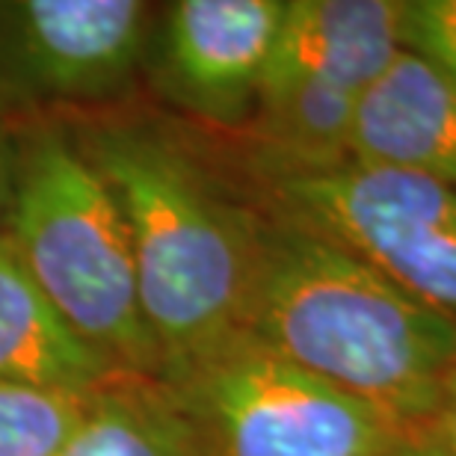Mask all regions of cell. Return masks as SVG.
Here are the masks:
<instances>
[{
  "label": "cell",
  "mask_w": 456,
  "mask_h": 456,
  "mask_svg": "<svg viewBox=\"0 0 456 456\" xmlns=\"http://www.w3.org/2000/svg\"><path fill=\"white\" fill-rule=\"evenodd\" d=\"M240 332L421 430L456 368V323L368 261L261 214Z\"/></svg>",
  "instance_id": "6da1fadb"
},
{
  "label": "cell",
  "mask_w": 456,
  "mask_h": 456,
  "mask_svg": "<svg viewBox=\"0 0 456 456\" xmlns=\"http://www.w3.org/2000/svg\"><path fill=\"white\" fill-rule=\"evenodd\" d=\"M69 134L125 220L160 377L240 332L258 208L234 199L193 151L151 125L95 118Z\"/></svg>",
  "instance_id": "7a4b0ae2"
},
{
  "label": "cell",
  "mask_w": 456,
  "mask_h": 456,
  "mask_svg": "<svg viewBox=\"0 0 456 456\" xmlns=\"http://www.w3.org/2000/svg\"><path fill=\"white\" fill-rule=\"evenodd\" d=\"M6 240L57 312L125 373L160 379L116 199L69 127L12 134Z\"/></svg>",
  "instance_id": "3957f363"
},
{
  "label": "cell",
  "mask_w": 456,
  "mask_h": 456,
  "mask_svg": "<svg viewBox=\"0 0 456 456\" xmlns=\"http://www.w3.org/2000/svg\"><path fill=\"white\" fill-rule=\"evenodd\" d=\"M255 208L368 261L456 323V187L355 158L252 151Z\"/></svg>",
  "instance_id": "277c9868"
},
{
  "label": "cell",
  "mask_w": 456,
  "mask_h": 456,
  "mask_svg": "<svg viewBox=\"0 0 456 456\" xmlns=\"http://www.w3.org/2000/svg\"><path fill=\"white\" fill-rule=\"evenodd\" d=\"M160 382L193 421L208 456H382L409 433L243 332Z\"/></svg>",
  "instance_id": "5b68a950"
},
{
  "label": "cell",
  "mask_w": 456,
  "mask_h": 456,
  "mask_svg": "<svg viewBox=\"0 0 456 456\" xmlns=\"http://www.w3.org/2000/svg\"><path fill=\"white\" fill-rule=\"evenodd\" d=\"M151 33L154 12L140 0H0V125L122 95Z\"/></svg>",
  "instance_id": "8992f818"
},
{
  "label": "cell",
  "mask_w": 456,
  "mask_h": 456,
  "mask_svg": "<svg viewBox=\"0 0 456 456\" xmlns=\"http://www.w3.org/2000/svg\"><path fill=\"white\" fill-rule=\"evenodd\" d=\"M288 0H178L149 53L154 86L190 116L234 127L252 118Z\"/></svg>",
  "instance_id": "52a82bcc"
},
{
  "label": "cell",
  "mask_w": 456,
  "mask_h": 456,
  "mask_svg": "<svg viewBox=\"0 0 456 456\" xmlns=\"http://www.w3.org/2000/svg\"><path fill=\"white\" fill-rule=\"evenodd\" d=\"M350 158L456 187V84L400 48L359 98Z\"/></svg>",
  "instance_id": "ba28073f"
},
{
  "label": "cell",
  "mask_w": 456,
  "mask_h": 456,
  "mask_svg": "<svg viewBox=\"0 0 456 456\" xmlns=\"http://www.w3.org/2000/svg\"><path fill=\"white\" fill-rule=\"evenodd\" d=\"M397 51V0H288L261 89L321 84L362 95Z\"/></svg>",
  "instance_id": "9c48e42d"
},
{
  "label": "cell",
  "mask_w": 456,
  "mask_h": 456,
  "mask_svg": "<svg viewBox=\"0 0 456 456\" xmlns=\"http://www.w3.org/2000/svg\"><path fill=\"white\" fill-rule=\"evenodd\" d=\"M122 368L95 350L18 261L6 232L0 237V382L93 397L122 377Z\"/></svg>",
  "instance_id": "30bf717a"
},
{
  "label": "cell",
  "mask_w": 456,
  "mask_h": 456,
  "mask_svg": "<svg viewBox=\"0 0 456 456\" xmlns=\"http://www.w3.org/2000/svg\"><path fill=\"white\" fill-rule=\"evenodd\" d=\"M53 456H208L167 382L122 373L89 397L84 421Z\"/></svg>",
  "instance_id": "8fae6325"
},
{
  "label": "cell",
  "mask_w": 456,
  "mask_h": 456,
  "mask_svg": "<svg viewBox=\"0 0 456 456\" xmlns=\"http://www.w3.org/2000/svg\"><path fill=\"white\" fill-rule=\"evenodd\" d=\"M89 397L0 382V456H53L84 421Z\"/></svg>",
  "instance_id": "7c38bea8"
},
{
  "label": "cell",
  "mask_w": 456,
  "mask_h": 456,
  "mask_svg": "<svg viewBox=\"0 0 456 456\" xmlns=\"http://www.w3.org/2000/svg\"><path fill=\"white\" fill-rule=\"evenodd\" d=\"M400 48L456 84V0H397Z\"/></svg>",
  "instance_id": "4fadbf2b"
},
{
  "label": "cell",
  "mask_w": 456,
  "mask_h": 456,
  "mask_svg": "<svg viewBox=\"0 0 456 456\" xmlns=\"http://www.w3.org/2000/svg\"><path fill=\"white\" fill-rule=\"evenodd\" d=\"M421 430H427L444 451L456 456V368H451L448 377L442 379L430 421H427Z\"/></svg>",
  "instance_id": "5bb4252c"
},
{
  "label": "cell",
  "mask_w": 456,
  "mask_h": 456,
  "mask_svg": "<svg viewBox=\"0 0 456 456\" xmlns=\"http://www.w3.org/2000/svg\"><path fill=\"white\" fill-rule=\"evenodd\" d=\"M382 456H451L427 430H409Z\"/></svg>",
  "instance_id": "9a60e30c"
},
{
  "label": "cell",
  "mask_w": 456,
  "mask_h": 456,
  "mask_svg": "<svg viewBox=\"0 0 456 456\" xmlns=\"http://www.w3.org/2000/svg\"><path fill=\"white\" fill-rule=\"evenodd\" d=\"M9 196H12V131L0 125V237L6 232Z\"/></svg>",
  "instance_id": "2e32d148"
}]
</instances>
